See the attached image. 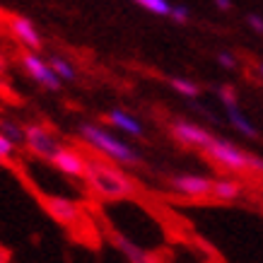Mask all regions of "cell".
Segmentation results:
<instances>
[{
  "mask_svg": "<svg viewBox=\"0 0 263 263\" xmlns=\"http://www.w3.org/2000/svg\"><path fill=\"white\" fill-rule=\"evenodd\" d=\"M85 181H87V186L99 198H106V200L126 198L133 191L130 179L116 167V162L111 164V162H104V160H89Z\"/></svg>",
  "mask_w": 263,
  "mask_h": 263,
  "instance_id": "cell-1",
  "label": "cell"
},
{
  "mask_svg": "<svg viewBox=\"0 0 263 263\" xmlns=\"http://www.w3.org/2000/svg\"><path fill=\"white\" fill-rule=\"evenodd\" d=\"M80 138L92 150H97L99 155H104L106 160L116 162V164H138V162H140L138 152L133 150L126 140L116 138L114 133H109L106 128L97 126V123H82Z\"/></svg>",
  "mask_w": 263,
  "mask_h": 263,
  "instance_id": "cell-2",
  "label": "cell"
},
{
  "mask_svg": "<svg viewBox=\"0 0 263 263\" xmlns=\"http://www.w3.org/2000/svg\"><path fill=\"white\" fill-rule=\"evenodd\" d=\"M203 152H205L215 164H220V167H224V169H232V172H249V169L263 172V160H258L254 155L239 150L237 145L227 143V140L213 138V140L203 147Z\"/></svg>",
  "mask_w": 263,
  "mask_h": 263,
  "instance_id": "cell-3",
  "label": "cell"
},
{
  "mask_svg": "<svg viewBox=\"0 0 263 263\" xmlns=\"http://www.w3.org/2000/svg\"><path fill=\"white\" fill-rule=\"evenodd\" d=\"M24 147L32 152L34 157H41V160H51V155L61 147L58 143L56 133L46 128L44 123H29V126H24Z\"/></svg>",
  "mask_w": 263,
  "mask_h": 263,
  "instance_id": "cell-4",
  "label": "cell"
},
{
  "mask_svg": "<svg viewBox=\"0 0 263 263\" xmlns=\"http://www.w3.org/2000/svg\"><path fill=\"white\" fill-rule=\"evenodd\" d=\"M51 167L58 169L61 174L70 176V179H85L87 174V164L89 160L82 155L78 147H70V145H61L53 155H51Z\"/></svg>",
  "mask_w": 263,
  "mask_h": 263,
  "instance_id": "cell-5",
  "label": "cell"
},
{
  "mask_svg": "<svg viewBox=\"0 0 263 263\" xmlns=\"http://www.w3.org/2000/svg\"><path fill=\"white\" fill-rule=\"evenodd\" d=\"M22 68L27 70V75H29L36 85L51 89V92L61 89V85H63V80L56 75V70L51 68V63L44 61L36 51H27V53H24L22 56Z\"/></svg>",
  "mask_w": 263,
  "mask_h": 263,
  "instance_id": "cell-6",
  "label": "cell"
},
{
  "mask_svg": "<svg viewBox=\"0 0 263 263\" xmlns=\"http://www.w3.org/2000/svg\"><path fill=\"white\" fill-rule=\"evenodd\" d=\"M169 186L179 196H186V198H208V196H213V179L200 174H176L169 179Z\"/></svg>",
  "mask_w": 263,
  "mask_h": 263,
  "instance_id": "cell-7",
  "label": "cell"
},
{
  "mask_svg": "<svg viewBox=\"0 0 263 263\" xmlns=\"http://www.w3.org/2000/svg\"><path fill=\"white\" fill-rule=\"evenodd\" d=\"M46 210L56 222L65 224V227H75V224H80V220H82L80 203H75L72 198H65V196H48Z\"/></svg>",
  "mask_w": 263,
  "mask_h": 263,
  "instance_id": "cell-8",
  "label": "cell"
},
{
  "mask_svg": "<svg viewBox=\"0 0 263 263\" xmlns=\"http://www.w3.org/2000/svg\"><path fill=\"white\" fill-rule=\"evenodd\" d=\"M172 136L181 145L196 147V150H203V147L213 140V136L208 133L205 128L196 126V123H189V121H174V123H172Z\"/></svg>",
  "mask_w": 263,
  "mask_h": 263,
  "instance_id": "cell-9",
  "label": "cell"
},
{
  "mask_svg": "<svg viewBox=\"0 0 263 263\" xmlns=\"http://www.w3.org/2000/svg\"><path fill=\"white\" fill-rule=\"evenodd\" d=\"M10 29H12V36L24 48H29V51H39L41 48V34L34 27L32 20H27V17H12L10 20Z\"/></svg>",
  "mask_w": 263,
  "mask_h": 263,
  "instance_id": "cell-10",
  "label": "cell"
},
{
  "mask_svg": "<svg viewBox=\"0 0 263 263\" xmlns=\"http://www.w3.org/2000/svg\"><path fill=\"white\" fill-rule=\"evenodd\" d=\"M109 123H111L116 130L126 133V136H143L140 121H138L136 116H130L128 111H123V109H114V111L109 114Z\"/></svg>",
  "mask_w": 263,
  "mask_h": 263,
  "instance_id": "cell-11",
  "label": "cell"
},
{
  "mask_svg": "<svg viewBox=\"0 0 263 263\" xmlns=\"http://www.w3.org/2000/svg\"><path fill=\"white\" fill-rule=\"evenodd\" d=\"M224 109H227V119H230V123L237 128V130H239L244 138H256V136H258V130H256L254 123L247 119V114H244L239 106H237V102L224 104Z\"/></svg>",
  "mask_w": 263,
  "mask_h": 263,
  "instance_id": "cell-12",
  "label": "cell"
},
{
  "mask_svg": "<svg viewBox=\"0 0 263 263\" xmlns=\"http://www.w3.org/2000/svg\"><path fill=\"white\" fill-rule=\"evenodd\" d=\"M114 241H116V247L121 249V254L128 258V263H155L152 261V256L147 254L145 249H140L138 244H133L130 239H126L123 234H116Z\"/></svg>",
  "mask_w": 263,
  "mask_h": 263,
  "instance_id": "cell-13",
  "label": "cell"
},
{
  "mask_svg": "<svg viewBox=\"0 0 263 263\" xmlns=\"http://www.w3.org/2000/svg\"><path fill=\"white\" fill-rule=\"evenodd\" d=\"M239 183L234 181V179H217L213 181V198L217 200H234L239 196Z\"/></svg>",
  "mask_w": 263,
  "mask_h": 263,
  "instance_id": "cell-14",
  "label": "cell"
},
{
  "mask_svg": "<svg viewBox=\"0 0 263 263\" xmlns=\"http://www.w3.org/2000/svg\"><path fill=\"white\" fill-rule=\"evenodd\" d=\"M48 63H51V68L56 70V75L61 78L63 82H70V80H75V68H72V63H68L63 56H51L48 58Z\"/></svg>",
  "mask_w": 263,
  "mask_h": 263,
  "instance_id": "cell-15",
  "label": "cell"
},
{
  "mask_svg": "<svg viewBox=\"0 0 263 263\" xmlns=\"http://www.w3.org/2000/svg\"><path fill=\"white\" fill-rule=\"evenodd\" d=\"M0 133L8 136L10 140H15V143H22L24 140V126H20V123L12 121L10 116H3V119H0Z\"/></svg>",
  "mask_w": 263,
  "mask_h": 263,
  "instance_id": "cell-16",
  "label": "cell"
},
{
  "mask_svg": "<svg viewBox=\"0 0 263 263\" xmlns=\"http://www.w3.org/2000/svg\"><path fill=\"white\" fill-rule=\"evenodd\" d=\"M133 3H138L140 8H145L147 12H152V15H167L172 12V5H169V0H133Z\"/></svg>",
  "mask_w": 263,
  "mask_h": 263,
  "instance_id": "cell-17",
  "label": "cell"
},
{
  "mask_svg": "<svg viewBox=\"0 0 263 263\" xmlns=\"http://www.w3.org/2000/svg\"><path fill=\"white\" fill-rule=\"evenodd\" d=\"M172 87H174L179 95L189 97V99H193V97L200 95L198 85H196V82H191V80H183V78H174V80H172Z\"/></svg>",
  "mask_w": 263,
  "mask_h": 263,
  "instance_id": "cell-18",
  "label": "cell"
},
{
  "mask_svg": "<svg viewBox=\"0 0 263 263\" xmlns=\"http://www.w3.org/2000/svg\"><path fill=\"white\" fill-rule=\"evenodd\" d=\"M15 150H17V143L10 140L8 136L0 133V162H10L15 157Z\"/></svg>",
  "mask_w": 263,
  "mask_h": 263,
  "instance_id": "cell-19",
  "label": "cell"
},
{
  "mask_svg": "<svg viewBox=\"0 0 263 263\" xmlns=\"http://www.w3.org/2000/svg\"><path fill=\"white\" fill-rule=\"evenodd\" d=\"M169 17H172V20H174V22H189V10L186 8H181V5H174V8H172V12H169Z\"/></svg>",
  "mask_w": 263,
  "mask_h": 263,
  "instance_id": "cell-20",
  "label": "cell"
},
{
  "mask_svg": "<svg viewBox=\"0 0 263 263\" xmlns=\"http://www.w3.org/2000/svg\"><path fill=\"white\" fill-rule=\"evenodd\" d=\"M217 61H220V65H222V68H227V70H232V68L237 65L234 56H232V53H227V51H222V53L217 56Z\"/></svg>",
  "mask_w": 263,
  "mask_h": 263,
  "instance_id": "cell-21",
  "label": "cell"
},
{
  "mask_svg": "<svg viewBox=\"0 0 263 263\" xmlns=\"http://www.w3.org/2000/svg\"><path fill=\"white\" fill-rule=\"evenodd\" d=\"M249 24H251V29H256V32H263V17L249 15Z\"/></svg>",
  "mask_w": 263,
  "mask_h": 263,
  "instance_id": "cell-22",
  "label": "cell"
},
{
  "mask_svg": "<svg viewBox=\"0 0 263 263\" xmlns=\"http://www.w3.org/2000/svg\"><path fill=\"white\" fill-rule=\"evenodd\" d=\"M215 5L220 10H230L232 8V0H215Z\"/></svg>",
  "mask_w": 263,
  "mask_h": 263,
  "instance_id": "cell-23",
  "label": "cell"
},
{
  "mask_svg": "<svg viewBox=\"0 0 263 263\" xmlns=\"http://www.w3.org/2000/svg\"><path fill=\"white\" fill-rule=\"evenodd\" d=\"M0 263H10V261H8V254H5V251H0Z\"/></svg>",
  "mask_w": 263,
  "mask_h": 263,
  "instance_id": "cell-24",
  "label": "cell"
},
{
  "mask_svg": "<svg viewBox=\"0 0 263 263\" xmlns=\"http://www.w3.org/2000/svg\"><path fill=\"white\" fill-rule=\"evenodd\" d=\"M261 75H263V65H261Z\"/></svg>",
  "mask_w": 263,
  "mask_h": 263,
  "instance_id": "cell-25",
  "label": "cell"
}]
</instances>
